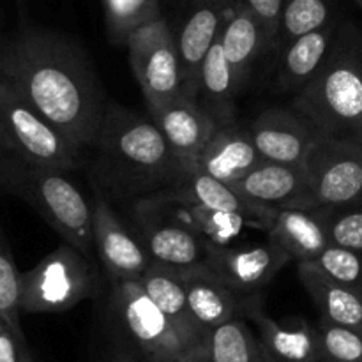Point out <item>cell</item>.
<instances>
[{
	"mask_svg": "<svg viewBox=\"0 0 362 362\" xmlns=\"http://www.w3.org/2000/svg\"><path fill=\"white\" fill-rule=\"evenodd\" d=\"M0 81L78 148L90 151L108 103L78 42L46 28L18 32L0 42Z\"/></svg>",
	"mask_w": 362,
	"mask_h": 362,
	"instance_id": "1",
	"label": "cell"
},
{
	"mask_svg": "<svg viewBox=\"0 0 362 362\" xmlns=\"http://www.w3.org/2000/svg\"><path fill=\"white\" fill-rule=\"evenodd\" d=\"M90 151L95 182L117 198L156 200L182 186L197 170L173 151L152 119L117 103L106 106Z\"/></svg>",
	"mask_w": 362,
	"mask_h": 362,
	"instance_id": "2",
	"label": "cell"
},
{
	"mask_svg": "<svg viewBox=\"0 0 362 362\" xmlns=\"http://www.w3.org/2000/svg\"><path fill=\"white\" fill-rule=\"evenodd\" d=\"M293 110L322 136L362 144V28L341 20L318 73L300 88Z\"/></svg>",
	"mask_w": 362,
	"mask_h": 362,
	"instance_id": "3",
	"label": "cell"
},
{
	"mask_svg": "<svg viewBox=\"0 0 362 362\" xmlns=\"http://www.w3.org/2000/svg\"><path fill=\"white\" fill-rule=\"evenodd\" d=\"M0 186L30 205L46 223L88 260L94 257L92 207L64 172L32 165L0 151Z\"/></svg>",
	"mask_w": 362,
	"mask_h": 362,
	"instance_id": "4",
	"label": "cell"
},
{
	"mask_svg": "<svg viewBox=\"0 0 362 362\" xmlns=\"http://www.w3.org/2000/svg\"><path fill=\"white\" fill-rule=\"evenodd\" d=\"M0 151L57 172L80 166L83 151L0 81Z\"/></svg>",
	"mask_w": 362,
	"mask_h": 362,
	"instance_id": "5",
	"label": "cell"
},
{
	"mask_svg": "<svg viewBox=\"0 0 362 362\" xmlns=\"http://www.w3.org/2000/svg\"><path fill=\"white\" fill-rule=\"evenodd\" d=\"M98 286L94 262L64 243L21 274V311L62 313L94 297Z\"/></svg>",
	"mask_w": 362,
	"mask_h": 362,
	"instance_id": "6",
	"label": "cell"
},
{
	"mask_svg": "<svg viewBox=\"0 0 362 362\" xmlns=\"http://www.w3.org/2000/svg\"><path fill=\"white\" fill-rule=\"evenodd\" d=\"M133 74L147 101L148 112L182 95L177 37L165 18L136 28L126 39Z\"/></svg>",
	"mask_w": 362,
	"mask_h": 362,
	"instance_id": "7",
	"label": "cell"
},
{
	"mask_svg": "<svg viewBox=\"0 0 362 362\" xmlns=\"http://www.w3.org/2000/svg\"><path fill=\"white\" fill-rule=\"evenodd\" d=\"M304 168L315 211L362 204V144L320 136Z\"/></svg>",
	"mask_w": 362,
	"mask_h": 362,
	"instance_id": "8",
	"label": "cell"
},
{
	"mask_svg": "<svg viewBox=\"0 0 362 362\" xmlns=\"http://www.w3.org/2000/svg\"><path fill=\"white\" fill-rule=\"evenodd\" d=\"M113 306L152 362H175L189 346L136 279H113Z\"/></svg>",
	"mask_w": 362,
	"mask_h": 362,
	"instance_id": "9",
	"label": "cell"
},
{
	"mask_svg": "<svg viewBox=\"0 0 362 362\" xmlns=\"http://www.w3.org/2000/svg\"><path fill=\"white\" fill-rule=\"evenodd\" d=\"M292 258L269 240L267 244L228 247L207 243L205 265L240 296H253L274 279Z\"/></svg>",
	"mask_w": 362,
	"mask_h": 362,
	"instance_id": "10",
	"label": "cell"
},
{
	"mask_svg": "<svg viewBox=\"0 0 362 362\" xmlns=\"http://www.w3.org/2000/svg\"><path fill=\"white\" fill-rule=\"evenodd\" d=\"M92 233L94 250L112 279H140L151 265V257L144 243L124 226L108 198L95 191L92 205Z\"/></svg>",
	"mask_w": 362,
	"mask_h": 362,
	"instance_id": "11",
	"label": "cell"
},
{
	"mask_svg": "<svg viewBox=\"0 0 362 362\" xmlns=\"http://www.w3.org/2000/svg\"><path fill=\"white\" fill-rule=\"evenodd\" d=\"M246 202L260 209H313L304 165L262 161L232 184Z\"/></svg>",
	"mask_w": 362,
	"mask_h": 362,
	"instance_id": "12",
	"label": "cell"
},
{
	"mask_svg": "<svg viewBox=\"0 0 362 362\" xmlns=\"http://www.w3.org/2000/svg\"><path fill=\"white\" fill-rule=\"evenodd\" d=\"M262 159L288 165H304L308 152L322 136L297 110L267 108L250 127Z\"/></svg>",
	"mask_w": 362,
	"mask_h": 362,
	"instance_id": "13",
	"label": "cell"
},
{
	"mask_svg": "<svg viewBox=\"0 0 362 362\" xmlns=\"http://www.w3.org/2000/svg\"><path fill=\"white\" fill-rule=\"evenodd\" d=\"M148 113L173 151L194 168L198 156L221 126L198 99L184 95Z\"/></svg>",
	"mask_w": 362,
	"mask_h": 362,
	"instance_id": "14",
	"label": "cell"
},
{
	"mask_svg": "<svg viewBox=\"0 0 362 362\" xmlns=\"http://www.w3.org/2000/svg\"><path fill=\"white\" fill-rule=\"evenodd\" d=\"M243 311L255 322L260 345L269 362H324L317 329L300 318L278 322L253 299L243 303Z\"/></svg>",
	"mask_w": 362,
	"mask_h": 362,
	"instance_id": "15",
	"label": "cell"
},
{
	"mask_svg": "<svg viewBox=\"0 0 362 362\" xmlns=\"http://www.w3.org/2000/svg\"><path fill=\"white\" fill-rule=\"evenodd\" d=\"M232 7L233 4H197L177 35L184 98L198 99L202 66L209 49L218 41Z\"/></svg>",
	"mask_w": 362,
	"mask_h": 362,
	"instance_id": "16",
	"label": "cell"
},
{
	"mask_svg": "<svg viewBox=\"0 0 362 362\" xmlns=\"http://www.w3.org/2000/svg\"><path fill=\"white\" fill-rule=\"evenodd\" d=\"M262 161L251 131L228 122L219 126L205 145L197 159V170L232 186Z\"/></svg>",
	"mask_w": 362,
	"mask_h": 362,
	"instance_id": "17",
	"label": "cell"
},
{
	"mask_svg": "<svg viewBox=\"0 0 362 362\" xmlns=\"http://www.w3.org/2000/svg\"><path fill=\"white\" fill-rule=\"evenodd\" d=\"M267 232L269 240L297 262L315 260L331 244L324 209H274Z\"/></svg>",
	"mask_w": 362,
	"mask_h": 362,
	"instance_id": "18",
	"label": "cell"
},
{
	"mask_svg": "<svg viewBox=\"0 0 362 362\" xmlns=\"http://www.w3.org/2000/svg\"><path fill=\"white\" fill-rule=\"evenodd\" d=\"M138 281L144 286L147 296L172 320L189 349L204 345L207 341V332L198 325V322L191 315L180 269L151 262L147 271L140 276Z\"/></svg>",
	"mask_w": 362,
	"mask_h": 362,
	"instance_id": "19",
	"label": "cell"
},
{
	"mask_svg": "<svg viewBox=\"0 0 362 362\" xmlns=\"http://www.w3.org/2000/svg\"><path fill=\"white\" fill-rule=\"evenodd\" d=\"M140 240L152 262L175 269H191L207 260V240L184 221L144 219Z\"/></svg>",
	"mask_w": 362,
	"mask_h": 362,
	"instance_id": "20",
	"label": "cell"
},
{
	"mask_svg": "<svg viewBox=\"0 0 362 362\" xmlns=\"http://www.w3.org/2000/svg\"><path fill=\"white\" fill-rule=\"evenodd\" d=\"M180 274L186 285L191 315L207 334L218 325L235 318L237 311L243 310L239 293L223 283L205 264L180 269Z\"/></svg>",
	"mask_w": 362,
	"mask_h": 362,
	"instance_id": "21",
	"label": "cell"
},
{
	"mask_svg": "<svg viewBox=\"0 0 362 362\" xmlns=\"http://www.w3.org/2000/svg\"><path fill=\"white\" fill-rule=\"evenodd\" d=\"M156 200L212 209V211L237 212V214L246 216L250 221L255 223V226L265 230H267V221L272 214L271 209H260L250 204L232 186L200 172V170H194L182 186L170 191L165 197L156 198Z\"/></svg>",
	"mask_w": 362,
	"mask_h": 362,
	"instance_id": "22",
	"label": "cell"
},
{
	"mask_svg": "<svg viewBox=\"0 0 362 362\" xmlns=\"http://www.w3.org/2000/svg\"><path fill=\"white\" fill-rule=\"evenodd\" d=\"M297 274L322 320L362 334V290L332 281L310 262H299Z\"/></svg>",
	"mask_w": 362,
	"mask_h": 362,
	"instance_id": "23",
	"label": "cell"
},
{
	"mask_svg": "<svg viewBox=\"0 0 362 362\" xmlns=\"http://www.w3.org/2000/svg\"><path fill=\"white\" fill-rule=\"evenodd\" d=\"M339 18L325 27L317 28L310 34L300 35L290 42L278 55V85L286 92H299L306 87L311 78L318 73L324 64L336 30L339 27Z\"/></svg>",
	"mask_w": 362,
	"mask_h": 362,
	"instance_id": "24",
	"label": "cell"
},
{
	"mask_svg": "<svg viewBox=\"0 0 362 362\" xmlns=\"http://www.w3.org/2000/svg\"><path fill=\"white\" fill-rule=\"evenodd\" d=\"M225 57L232 66L239 87L250 74L255 60L262 52H271L267 32L253 13L233 4L221 32H219Z\"/></svg>",
	"mask_w": 362,
	"mask_h": 362,
	"instance_id": "25",
	"label": "cell"
},
{
	"mask_svg": "<svg viewBox=\"0 0 362 362\" xmlns=\"http://www.w3.org/2000/svg\"><path fill=\"white\" fill-rule=\"evenodd\" d=\"M237 90H239V83L218 37V41L209 49L204 66H202L198 101L223 126V124L233 122V99H235Z\"/></svg>",
	"mask_w": 362,
	"mask_h": 362,
	"instance_id": "26",
	"label": "cell"
},
{
	"mask_svg": "<svg viewBox=\"0 0 362 362\" xmlns=\"http://www.w3.org/2000/svg\"><path fill=\"white\" fill-rule=\"evenodd\" d=\"M336 18L334 0H285L271 52L279 55L300 35L325 27Z\"/></svg>",
	"mask_w": 362,
	"mask_h": 362,
	"instance_id": "27",
	"label": "cell"
},
{
	"mask_svg": "<svg viewBox=\"0 0 362 362\" xmlns=\"http://www.w3.org/2000/svg\"><path fill=\"white\" fill-rule=\"evenodd\" d=\"M207 349L212 362H269L260 341L239 318L209 331Z\"/></svg>",
	"mask_w": 362,
	"mask_h": 362,
	"instance_id": "28",
	"label": "cell"
},
{
	"mask_svg": "<svg viewBox=\"0 0 362 362\" xmlns=\"http://www.w3.org/2000/svg\"><path fill=\"white\" fill-rule=\"evenodd\" d=\"M106 30L113 42H124L136 28L161 18L159 0H101Z\"/></svg>",
	"mask_w": 362,
	"mask_h": 362,
	"instance_id": "29",
	"label": "cell"
},
{
	"mask_svg": "<svg viewBox=\"0 0 362 362\" xmlns=\"http://www.w3.org/2000/svg\"><path fill=\"white\" fill-rule=\"evenodd\" d=\"M186 209V225L197 230L207 243L216 246H228L233 239L243 233L247 225H253V221L243 214L228 211H212V209L193 207V205H182Z\"/></svg>",
	"mask_w": 362,
	"mask_h": 362,
	"instance_id": "30",
	"label": "cell"
},
{
	"mask_svg": "<svg viewBox=\"0 0 362 362\" xmlns=\"http://www.w3.org/2000/svg\"><path fill=\"white\" fill-rule=\"evenodd\" d=\"M21 274L14 264L13 253L0 230V318L23 338L20 325Z\"/></svg>",
	"mask_w": 362,
	"mask_h": 362,
	"instance_id": "31",
	"label": "cell"
},
{
	"mask_svg": "<svg viewBox=\"0 0 362 362\" xmlns=\"http://www.w3.org/2000/svg\"><path fill=\"white\" fill-rule=\"evenodd\" d=\"M310 264L332 281L362 290V253L359 251L329 244Z\"/></svg>",
	"mask_w": 362,
	"mask_h": 362,
	"instance_id": "32",
	"label": "cell"
},
{
	"mask_svg": "<svg viewBox=\"0 0 362 362\" xmlns=\"http://www.w3.org/2000/svg\"><path fill=\"white\" fill-rule=\"evenodd\" d=\"M325 361L362 362V334L322 320L317 329Z\"/></svg>",
	"mask_w": 362,
	"mask_h": 362,
	"instance_id": "33",
	"label": "cell"
},
{
	"mask_svg": "<svg viewBox=\"0 0 362 362\" xmlns=\"http://www.w3.org/2000/svg\"><path fill=\"white\" fill-rule=\"evenodd\" d=\"M324 211L327 218L329 243L362 253V207L350 205Z\"/></svg>",
	"mask_w": 362,
	"mask_h": 362,
	"instance_id": "34",
	"label": "cell"
},
{
	"mask_svg": "<svg viewBox=\"0 0 362 362\" xmlns=\"http://www.w3.org/2000/svg\"><path fill=\"white\" fill-rule=\"evenodd\" d=\"M237 6L244 7L250 13H253L255 16L260 20V23L264 25L265 32H267L269 42H271V49L272 45H274L276 39V32H278V25H279V16H281L283 11V4L285 0H235Z\"/></svg>",
	"mask_w": 362,
	"mask_h": 362,
	"instance_id": "35",
	"label": "cell"
},
{
	"mask_svg": "<svg viewBox=\"0 0 362 362\" xmlns=\"http://www.w3.org/2000/svg\"><path fill=\"white\" fill-rule=\"evenodd\" d=\"M27 356L23 338L0 318V362H25Z\"/></svg>",
	"mask_w": 362,
	"mask_h": 362,
	"instance_id": "36",
	"label": "cell"
},
{
	"mask_svg": "<svg viewBox=\"0 0 362 362\" xmlns=\"http://www.w3.org/2000/svg\"><path fill=\"white\" fill-rule=\"evenodd\" d=\"M175 362H212L211 354H209L207 349V341L204 345H198L194 349L186 350Z\"/></svg>",
	"mask_w": 362,
	"mask_h": 362,
	"instance_id": "37",
	"label": "cell"
},
{
	"mask_svg": "<svg viewBox=\"0 0 362 362\" xmlns=\"http://www.w3.org/2000/svg\"><path fill=\"white\" fill-rule=\"evenodd\" d=\"M197 4H235V0H194Z\"/></svg>",
	"mask_w": 362,
	"mask_h": 362,
	"instance_id": "38",
	"label": "cell"
},
{
	"mask_svg": "<svg viewBox=\"0 0 362 362\" xmlns=\"http://www.w3.org/2000/svg\"><path fill=\"white\" fill-rule=\"evenodd\" d=\"M354 2H356V4H357V6H359V7H361V9H362V0H354Z\"/></svg>",
	"mask_w": 362,
	"mask_h": 362,
	"instance_id": "39",
	"label": "cell"
},
{
	"mask_svg": "<svg viewBox=\"0 0 362 362\" xmlns=\"http://www.w3.org/2000/svg\"><path fill=\"white\" fill-rule=\"evenodd\" d=\"M113 362H131V361H127V359H119V361H113Z\"/></svg>",
	"mask_w": 362,
	"mask_h": 362,
	"instance_id": "40",
	"label": "cell"
},
{
	"mask_svg": "<svg viewBox=\"0 0 362 362\" xmlns=\"http://www.w3.org/2000/svg\"><path fill=\"white\" fill-rule=\"evenodd\" d=\"M25 362H32V361H30V357H28V356H27V359H25Z\"/></svg>",
	"mask_w": 362,
	"mask_h": 362,
	"instance_id": "41",
	"label": "cell"
},
{
	"mask_svg": "<svg viewBox=\"0 0 362 362\" xmlns=\"http://www.w3.org/2000/svg\"><path fill=\"white\" fill-rule=\"evenodd\" d=\"M324 362H334V361H324Z\"/></svg>",
	"mask_w": 362,
	"mask_h": 362,
	"instance_id": "42",
	"label": "cell"
}]
</instances>
